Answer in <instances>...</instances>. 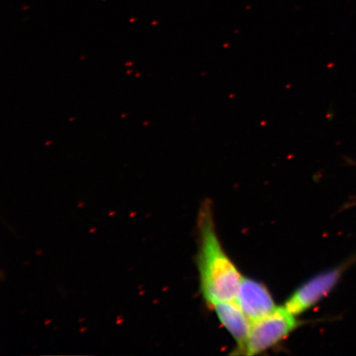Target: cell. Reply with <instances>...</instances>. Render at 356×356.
<instances>
[{
	"instance_id": "cell-1",
	"label": "cell",
	"mask_w": 356,
	"mask_h": 356,
	"mask_svg": "<svg viewBox=\"0 0 356 356\" xmlns=\"http://www.w3.org/2000/svg\"><path fill=\"white\" fill-rule=\"evenodd\" d=\"M212 207L204 203L200 209L198 267L200 287L207 305L234 300L243 278L222 248L216 232Z\"/></svg>"
},
{
	"instance_id": "cell-2",
	"label": "cell",
	"mask_w": 356,
	"mask_h": 356,
	"mask_svg": "<svg viewBox=\"0 0 356 356\" xmlns=\"http://www.w3.org/2000/svg\"><path fill=\"white\" fill-rule=\"evenodd\" d=\"M296 316L284 307H277L264 318L251 322L242 355H255L280 343L300 326Z\"/></svg>"
},
{
	"instance_id": "cell-3",
	"label": "cell",
	"mask_w": 356,
	"mask_h": 356,
	"mask_svg": "<svg viewBox=\"0 0 356 356\" xmlns=\"http://www.w3.org/2000/svg\"><path fill=\"white\" fill-rule=\"evenodd\" d=\"M355 261V257L335 268L316 275L302 284L289 298L284 308L296 316L313 308L337 286L345 271Z\"/></svg>"
},
{
	"instance_id": "cell-4",
	"label": "cell",
	"mask_w": 356,
	"mask_h": 356,
	"mask_svg": "<svg viewBox=\"0 0 356 356\" xmlns=\"http://www.w3.org/2000/svg\"><path fill=\"white\" fill-rule=\"evenodd\" d=\"M234 301L251 322L265 317L277 308L264 284L243 277Z\"/></svg>"
},
{
	"instance_id": "cell-5",
	"label": "cell",
	"mask_w": 356,
	"mask_h": 356,
	"mask_svg": "<svg viewBox=\"0 0 356 356\" xmlns=\"http://www.w3.org/2000/svg\"><path fill=\"white\" fill-rule=\"evenodd\" d=\"M211 309L216 312L222 326L237 342V353L242 354L250 331V320L234 300L217 302L211 307Z\"/></svg>"
},
{
	"instance_id": "cell-6",
	"label": "cell",
	"mask_w": 356,
	"mask_h": 356,
	"mask_svg": "<svg viewBox=\"0 0 356 356\" xmlns=\"http://www.w3.org/2000/svg\"><path fill=\"white\" fill-rule=\"evenodd\" d=\"M355 204H356V202H355Z\"/></svg>"
}]
</instances>
